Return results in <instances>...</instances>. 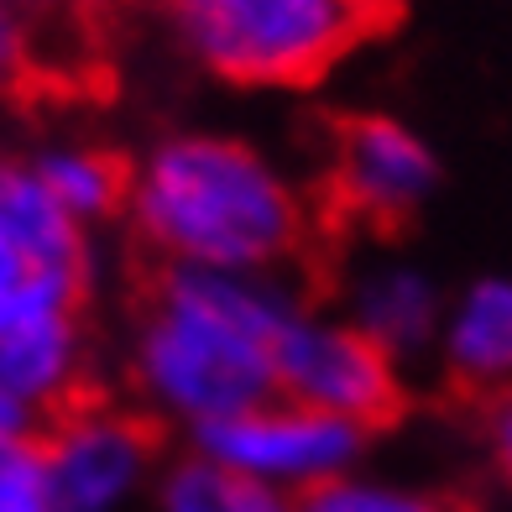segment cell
Instances as JSON below:
<instances>
[{"mask_svg": "<svg viewBox=\"0 0 512 512\" xmlns=\"http://www.w3.org/2000/svg\"><path fill=\"white\" fill-rule=\"evenodd\" d=\"M298 309L277 272L162 267L136 324V387L189 434L262 408L277 398L272 340Z\"/></svg>", "mask_w": 512, "mask_h": 512, "instance_id": "cell-1", "label": "cell"}, {"mask_svg": "<svg viewBox=\"0 0 512 512\" xmlns=\"http://www.w3.org/2000/svg\"><path fill=\"white\" fill-rule=\"evenodd\" d=\"M131 220L162 267L277 272L304 246V204L272 162L236 136L183 131L131 173Z\"/></svg>", "mask_w": 512, "mask_h": 512, "instance_id": "cell-2", "label": "cell"}, {"mask_svg": "<svg viewBox=\"0 0 512 512\" xmlns=\"http://www.w3.org/2000/svg\"><path fill=\"white\" fill-rule=\"evenodd\" d=\"M194 63L230 84H309L377 27L382 0H162Z\"/></svg>", "mask_w": 512, "mask_h": 512, "instance_id": "cell-3", "label": "cell"}, {"mask_svg": "<svg viewBox=\"0 0 512 512\" xmlns=\"http://www.w3.org/2000/svg\"><path fill=\"white\" fill-rule=\"evenodd\" d=\"M371 429L351 424V418L319 413L304 403H262L251 413H236L225 424L194 429V455L215 460L220 471L241 476L262 492L277 497H304L314 486H330L356 471Z\"/></svg>", "mask_w": 512, "mask_h": 512, "instance_id": "cell-4", "label": "cell"}, {"mask_svg": "<svg viewBox=\"0 0 512 512\" xmlns=\"http://www.w3.org/2000/svg\"><path fill=\"white\" fill-rule=\"evenodd\" d=\"M272 371L277 398L351 418L361 429H382L403 413L398 361L377 351L351 319L335 324L298 309L272 340Z\"/></svg>", "mask_w": 512, "mask_h": 512, "instance_id": "cell-5", "label": "cell"}, {"mask_svg": "<svg viewBox=\"0 0 512 512\" xmlns=\"http://www.w3.org/2000/svg\"><path fill=\"white\" fill-rule=\"evenodd\" d=\"M157 424L121 408H68L37 439L53 512H121L152 471Z\"/></svg>", "mask_w": 512, "mask_h": 512, "instance_id": "cell-6", "label": "cell"}, {"mask_svg": "<svg viewBox=\"0 0 512 512\" xmlns=\"http://www.w3.org/2000/svg\"><path fill=\"white\" fill-rule=\"evenodd\" d=\"M335 204L345 220L398 230L439 189V157L392 115H351L335 131Z\"/></svg>", "mask_w": 512, "mask_h": 512, "instance_id": "cell-7", "label": "cell"}, {"mask_svg": "<svg viewBox=\"0 0 512 512\" xmlns=\"http://www.w3.org/2000/svg\"><path fill=\"white\" fill-rule=\"evenodd\" d=\"M84 382V324L79 314H53L0 335V392L27 408L42 429L79 408Z\"/></svg>", "mask_w": 512, "mask_h": 512, "instance_id": "cell-8", "label": "cell"}, {"mask_svg": "<svg viewBox=\"0 0 512 512\" xmlns=\"http://www.w3.org/2000/svg\"><path fill=\"white\" fill-rule=\"evenodd\" d=\"M450 382L465 392H502L512 387V277H476L445 309L439 330Z\"/></svg>", "mask_w": 512, "mask_h": 512, "instance_id": "cell-9", "label": "cell"}, {"mask_svg": "<svg viewBox=\"0 0 512 512\" xmlns=\"http://www.w3.org/2000/svg\"><path fill=\"white\" fill-rule=\"evenodd\" d=\"M351 324L387 351L392 361H408L418 351L439 345V330H445V298L429 283L418 267H371L361 283L351 288Z\"/></svg>", "mask_w": 512, "mask_h": 512, "instance_id": "cell-10", "label": "cell"}, {"mask_svg": "<svg viewBox=\"0 0 512 512\" xmlns=\"http://www.w3.org/2000/svg\"><path fill=\"white\" fill-rule=\"evenodd\" d=\"M84 293H89V277L42 262L0 220V335L21 330V324H37V319H53V314H79Z\"/></svg>", "mask_w": 512, "mask_h": 512, "instance_id": "cell-11", "label": "cell"}, {"mask_svg": "<svg viewBox=\"0 0 512 512\" xmlns=\"http://www.w3.org/2000/svg\"><path fill=\"white\" fill-rule=\"evenodd\" d=\"M32 168H37L42 183H48V194L79 225L110 220L115 209H126V199H131V168L115 152H100V147L58 142V147L32 152Z\"/></svg>", "mask_w": 512, "mask_h": 512, "instance_id": "cell-12", "label": "cell"}, {"mask_svg": "<svg viewBox=\"0 0 512 512\" xmlns=\"http://www.w3.org/2000/svg\"><path fill=\"white\" fill-rule=\"evenodd\" d=\"M162 512H251L256 507V486L220 471L215 460L189 455L183 465H173L168 481H162Z\"/></svg>", "mask_w": 512, "mask_h": 512, "instance_id": "cell-13", "label": "cell"}, {"mask_svg": "<svg viewBox=\"0 0 512 512\" xmlns=\"http://www.w3.org/2000/svg\"><path fill=\"white\" fill-rule=\"evenodd\" d=\"M293 507L298 512H455L434 497H413V492H398V486H377V481H356V476L314 486Z\"/></svg>", "mask_w": 512, "mask_h": 512, "instance_id": "cell-14", "label": "cell"}, {"mask_svg": "<svg viewBox=\"0 0 512 512\" xmlns=\"http://www.w3.org/2000/svg\"><path fill=\"white\" fill-rule=\"evenodd\" d=\"M0 512H53L37 445H27V450L6 465V471H0Z\"/></svg>", "mask_w": 512, "mask_h": 512, "instance_id": "cell-15", "label": "cell"}, {"mask_svg": "<svg viewBox=\"0 0 512 512\" xmlns=\"http://www.w3.org/2000/svg\"><path fill=\"white\" fill-rule=\"evenodd\" d=\"M486 450H492L502 481L512 486V387L492 392V403H486Z\"/></svg>", "mask_w": 512, "mask_h": 512, "instance_id": "cell-16", "label": "cell"}, {"mask_svg": "<svg viewBox=\"0 0 512 512\" xmlns=\"http://www.w3.org/2000/svg\"><path fill=\"white\" fill-rule=\"evenodd\" d=\"M21 27H16V11L0 6V89H6L16 79V68H21Z\"/></svg>", "mask_w": 512, "mask_h": 512, "instance_id": "cell-17", "label": "cell"}, {"mask_svg": "<svg viewBox=\"0 0 512 512\" xmlns=\"http://www.w3.org/2000/svg\"><path fill=\"white\" fill-rule=\"evenodd\" d=\"M0 434H11V439H42V424L11 398V392H0Z\"/></svg>", "mask_w": 512, "mask_h": 512, "instance_id": "cell-18", "label": "cell"}, {"mask_svg": "<svg viewBox=\"0 0 512 512\" xmlns=\"http://www.w3.org/2000/svg\"><path fill=\"white\" fill-rule=\"evenodd\" d=\"M251 512H298V507H293V497H277V492H262V486H256V507Z\"/></svg>", "mask_w": 512, "mask_h": 512, "instance_id": "cell-19", "label": "cell"}, {"mask_svg": "<svg viewBox=\"0 0 512 512\" xmlns=\"http://www.w3.org/2000/svg\"><path fill=\"white\" fill-rule=\"evenodd\" d=\"M27 445H37V439H11V434H0V471H6V465L27 450Z\"/></svg>", "mask_w": 512, "mask_h": 512, "instance_id": "cell-20", "label": "cell"}, {"mask_svg": "<svg viewBox=\"0 0 512 512\" xmlns=\"http://www.w3.org/2000/svg\"><path fill=\"white\" fill-rule=\"evenodd\" d=\"M6 11H37V6H48V0H0Z\"/></svg>", "mask_w": 512, "mask_h": 512, "instance_id": "cell-21", "label": "cell"}]
</instances>
